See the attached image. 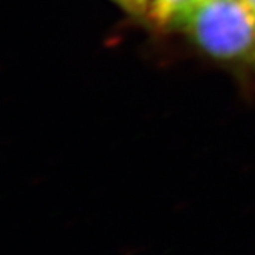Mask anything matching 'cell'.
Returning a JSON list of instances; mask_svg holds the SVG:
<instances>
[{"instance_id": "1", "label": "cell", "mask_w": 255, "mask_h": 255, "mask_svg": "<svg viewBox=\"0 0 255 255\" xmlns=\"http://www.w3.org/2000/svg\"><path fill=\"white\" fill-rule=\"evenodd\" d=\"M177 26L215 59L239 62L255 56V15L246 0H200Z\"/></svg>"}, {"instance_id": "2", "label": "cell", "mask_w": 255, "mask_h": 255, "mask_svg": "<svg viewBox=\"0 0 255 255\" xmlns=\"http://www.w3.org/2000/svg\"><path fill=\"white\" fill-rule=\"evenodd\" d=\"M200 0H151L148 15L158 26H175Z\"/></svg>"}, {"instance_id": "3", "label": "cell", "mask_w": 255, "mask_h": 255, "mask_svg": "<svg viewBox=\"0 0 255 255\" xmlns=\"http://www.w3.org/2000/svg\"><path fill=\"white\" fill-rule=\"evenodd\" d=\"M114 2H117L119 5H122L128 11L143 15V14L148 12L151 0H114Z\"/></svg>"}, {"instance_id": "4", "label": "cell", "mask_w": 255, "mask_h": 255, "mask_svg": "<svg viewBox=\"0 0 255 255\" xmlns=\"http://www.w3.org/2000/svg\"><path fill=\"white\" fill-rule=\"evenodd\" d=\"M246 3L249 5V8L252 9L254 15H255V0H246Z\"/></svg>"}]
</instances>
